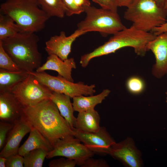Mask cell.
I'll list each match as a JSON object with an SVG mask.
<instances>
[{"instance_id":"4316f807","label":"cell","mask_w":167,"mask_h":167,"mask_svg":"<svg viewBox=\"0 0 167 167\" xmlns=\"http://www.w3.org/2000/svg\"><path fill=\"white\" fill-rule=\"evenodd\" d=\"M65 7V14L68 16L74 14H79L84 12L83 7L77 6L73 0H62Z\"/></svg>"},{"instance_id":"8fae6325","label":"cell","mask_w":167,"mask_h":167,"mask_svg":"<svg viewBox=\"0 0 167 167\" xmlns=\"http://www.w3.org/2000/svg\"><path fill=\"white\" fill-rule=\"evenodd\" d=\"M128 167H141L143 161L142 154L135 145L134 139L127 137L113 145L109 154Z\"/></svg>"},{"instance_id":"3957f363","label":"cell","mask_w":167,"mask_h":167,"mask_svg":"<svg viewBox=\"0 0 167 167\" xmlns=\"http://www.w3.org/2000/svg\"><path fill=\"white\" fill-rule=\"evenodd\" d=\"M0 41L6 52L21 70L32 72L41 66L42 58L38 48L39 38L34 33L20 32Z\"/></svg>"},{"instance_id":"ba28073f","label":"cell","mask_w":167,"mask_h":167,"mask_svg":"<svg viewBox=\"0 0 167 167\" xmlns=\"http://www.w3.org/2000/svg\"><path fill=\"white\" fill-rule=\"evenodd\" d=\"M11 92L23 107L34 105L50 99L53 93L30 74Z\"/></svg>"},{"instance_id":"d6a6232c","label":"cell","mask_w":167,"mask_h":167,"mask_svg":"<svg viewBox=\"0 0 167 167\" xmlns=\"http://www.w3.org/2000/svg\"><path fill=\"white\" fill-rule=\"evenodd\" d=\"M151 32L155 36H157L163 33L167 32V21L159 26L154 28Z\"/></svg>"},{"instance_id":"d590c367","label":"cell","mask_w":167,"mask_h":167,"mask_svg":"<svg viewBox=\"0 0 167 167\" xmlns=\"http://www.w3.org/2000/svg\"><path fill=\"white\" fill-rule=\"evenodd\" d=\"M6 157L0 156V167H6Z\"/></svg>"},{"instance_id":"1f68e13d","label":"cell","mask_w":167,"mask_h":167,"mask_svg":"<svg viewBox=\"0 0 167 167\" xmlns=\"http://www.w3.org/2000/svg\"><path fill=\"white\" fill-rule=\"evenodd\" d=\"M98 4L101 8L117 12L118 7L117 0H92Z\"/></svg>"},{"instance_id":"ac0fdd59","label":"cell","mask_w":167,"mask_h":167,"mask_svg":"<svg viewBox=\"0 0 167 167\" xmlns=\"http://www.w3.org/2000/svg\"><path fill=\"white\" fill-rule=\"evenodd\" d=\"M53 148L50 143L41 133L32 127L28 139L19 147L18 154L23 156L30 151L37 149H41L49 152Z\"/></svg>"},{"instance_id":"d4e9b609","label":"cell","mask_w":167,"mask_h":167,"mask_svg":"<svg viewBox=\"0 0 167 167\" xmlns=\"http://www.w3.org/2000/svg\"><path fill=\"white\" fill-rule=\"evenodd\" d=\"M0 68L16 71L21 70L4 49L0 41Z\"/></svg>"},{"instance_id":"30bf717a","label":"cell","mask_w":167,"mask_h":167,"mask_svg":"<svg viewBox=\"0 0 167 167\" xmlns=\"http://www.w3.org/2000/svg\"><path fill=\"white\" fill-rule=\"evenodd\" d=\"M74 136L83 143L94 154L109 155L112 147L116 142L104 127L96 132H85L73 129Z\"/></svg>"},{"instance_id":"ffe728a7","label":"cell","mask_w":167,"mask_h":167,"mask_svg":"<svg viewBox=\"0 0 167 167\" xmlns=\"http://www.w3.org/2000/svg\"><path fill=\"white\" fill-rule=\"evenodd\" d=\"M29 74L28 72L22 70L12 71L0 68V93L11 92Z\"/></svg>"},{"instance_id":"7a4b0ae2","label":"cell","mask_w":167,"mask_h":167,"mask_svg":"<svg viewBox=\"0 0 167 167\" xmlns=\"http://www.w3.org/2000/svg\"><path fill=\"white\" fill-rule=\"evenodd\" d=\"M113 35L103 45L81 57L80 63L82 67H86L90 61L95 58L114 53L125 47L133 48L138 55L143 56L148 51V44L156 36L152 32L139 30L132 25Z\"/></svg>"},{"instance_id":"5b68a950","label":"cell","mask_w":167,"mask_h":167,"mask_svg":"<svg viewBox=\"0 0 167 167\" xmlns=\"http://www.w3.org/2000/svg\"><path fill=\"white\" fill-rule=\"evenodd\" d=\"M127 8L124 19L139 30L151 32L166 21L167 9L156 0H134Z\"/></svg>"},{"instance_id":"6da1fadb","label":"cell","mask_w":167,"mask_h":167,"mask_svg":"<svg viewBox=\"0 0 167 167\" xmlns=\"http://www.w3.org/2000/svg\"><path fill=\"white\" fill-rule=\"evenodd\" d=\"M22 116L53 147L59 139L74 136V131L50 99L23 107Z\"/></svg>"},{"instance_id":"74e56055","label":"cell","mask_w":167,"mask_h":167,"mask_svg":"<svg viewBox=\"0 0 167 167\" xmlns=\"http://www.w3.org/2000/svg\"><path fill=\"white\" fill-rule=\"evenodd\" d=\"M164 7L167 9V0H165L164 5Z\"/></svg>"},{"instance_id":"d6986e66","label":"cell","mask_w":167,"mask_h":167,"mask_svg":"<svg viewBox=\"0 0 167 167\" xmlns=\"http://www.w3.org/2000/svg\"><path fill=\"white\" fill-rule=\"evenodd\" d=\"M71 97L63 94L53 92L50 99L58 107L61 115L67 122L72 130L75 128L76 118Z\"/></svg>"},{"instance_id":"f35d334b","label":"cell","mask_w":167,"mask_h":167,"mask_svg":"<svg viewBox=\"0 0 167 167\" xmlns=\"http://www.w3.org/2000/svg\"><path fill=\"white\" fill-rule=\"evenodd\" d=\"M166 102L167 103V91L166 92Z\"/></svg>"},{"instance_id":"836d02e7","label":"cell","mask_w":167,"mask_h":167,"mask_svg":"<svg viewBox=\"0 0 167 167\" xmlns=\"http://www.w3.org/2000/svg\"><path fill=\"white\" fill-rule=\"evenodd\" d=\"M75 3L78 6L83 7L89 6L91 5L89 0H73Z\"/></svg>"},{"instance_id":"484cf974","label":"cell","mask_w":167,"mask_h":167,"mask_svg":"<svg viewBox=\"0 0 167 167\" xmlns=\"http://www.w3.org/2000/svg\"><path fill=\"white\" fill-rule=\"evenodd\" d=\"M126 86L129 92L134 94L142 93L145 88L144 81L137 76H133L129 78L126 81Z\"/></svg>"},{"instance_id":"9a60e30c","label":"cell","mask_w":167,"mask_h":167,"mask_svg":"<svg viewBox=\"0 0 167 167\" xmlns=\"http://www.w3.org/2000/svg\"><path fill=\"white\" fill-rule=\"evenodd\" d=\"M23 107L11 92L0 93V119L14 123L21 118Z\"/></svg>"},{"instance_id":"277c9868","label":"cell","mask_w":167,"mask_h":167,"mask_svg":"<svg viewBox=\"0 0 167 167\" xmlns=\"http://www.w3.org/2000/svg\"><path fill=\"white\" fill-rule=\"evenodd\" d=\"M36 0H7L0 11L11 18L21 32L34 33L44 27L50 18L39 7Z\"/></svg>"},{"instance_id":"e0dca14e","label":"cell","mask_w":167,"mask_h":167,"mask_svg":"<svg viewBox=\"0 0 167 167\" xmlns=\"http://www.w3.org/2000/svg\"><path fill=\"white\" fill-rule=\"evenodd\" d=\"M100 121L99 114L94 109L79 112L76 118L75 128L85 132H97L101 127Z\"/></svg>"},{"instance_id":"8992f818","label":"cell","mask_w":167,"mask_h":167,"mask_svg":"<svg viewBox=\"0 0 167 167\" xmlns=\"http://www.w3.org/2000/svg\"><path fill=\"white\" fill-rule=\"evenodd\" d=\"M84 8L86 16L78 24L77 29L86 33L98 32L102 36H106L113 35L126 27L117 12L91 5Z\"/></svg>"},{"instance_id":"2e32d148","label":"cell","mask_w":167,"mask_h":167,"mask_svg":"<svg viewBox=\"0 0 167 167\" xmlns=\"http://www.w3.org/2000/svg\"><path fill=\"white\" fill-rule=\"evenodd\" d=\"M76 67V64L73 58L63 60L56 55H49L46 62L36 70V71L40 72L47 70L57 71L58 75L67 80L74 82L71 75L73 69Z\"/></svg>"},{"instance_id":"7c38bea8","label":"cell","mask_w":167,"mask_h":167,"mask_svg":"<svg viewBox=\"0 0 167 167\" xmlns=\"http://www.w3.org/2000/svg\"><path fill=\"white\" fill-rule=\"evenodd\" d=\"M147 48L152 51L155 58L152 74L157 78H161L167 73V32L156 36L148 43Z\"/></svg>"},{"instance_id":"83f0119b","label":"cell","mask_w":167,"mask_h":167,"mask_svg":"<svg viewBox=\"0 0 167 167\" xmlns=\"http://www.w3.org/2000/svg\"><path fill=\"white\" fill-rule=\"evenodd\" d=\"M14 126V123L0 122V149L5 145L9 133Z\"/></svg>"},{"instance_id":"603a6c76","label":"cell","mask_w":167,"mask_h":167,"mask_svg":"<svg viewBox=\"0 0 167 167\" xmlns=\"http://www.w3.org/2000/svg\"><path fill=\"white\" fill-rule=\"evenodd\" d=\"M20 32L19 28L11 18L0 14V40L14 36Z\"/></svg>"},{"instance_id":"ab89813d","label":"cell","mask_w":167,"mask_h":167,"mask_svg":"<svg viewBox=\"0 0 167 167\" xmlns=\"http://www.w3.org/2000/svg\"></svg>"},{"instance_id":"f1b7e54d","label":"cell","mask_w":167,"mask_h":167,"mask_svg":"<svg viewBox=\"0 0 167 167\" xmlns=\"http://www.w3.org/2000/svg\"><path fill=\"white\" fill-rule=\"evenodd\" d=\"M77 163L75 160L61 157L51 161L48 166L49 167H75Z\"/></svg>"},{"instance_id":"cb8c5ba5","label":"cell","mask_w":167,"mask_h":167,"mask_svg":"<svg viewBox=\"0 0 167 167\" xmlns=\"http://www.w3.org/2000/svg\"><path fill=\"white\" fill-rule=\"evenodd\" d=\"M48 152L41 149L32 150L24 156V167H42Z\"/></svg>"},{"instance_id":"8d00e7d4","label":"cell","mask_w":167,"mask_h":167,"mask_svg":"<svg viewBox=\"0 0 167 167\" xmlns=\"http://www.w3.org/2000/svg\"><path fill=\"white\" fill-rule=\"evenodd\" d=\"M158 4L162 7H164L165 0H156Z\"/></svg>"},{"instance_id":"4dcf8cb0","label":"cell","mask_w":167,"mask_h":167,"mask_svg":"<svg viewBox=\"0 0 167 167\" xmlns=\"http://www.w3.org/2000/svg\"><path fill=\"white\" fill-rule=\"evenodd\" d=\"M89 157L84 161L79 166L81 167H108L107 162L102 159H94Z\"/></svg>"},{"instance_id":"52a82bcc","label":"cell","mask_w":167,"mask_h":167,"mask_svg":"<svg viewBox=\"0 0 167 167\" xmlns=\"http://www.w3.org/2000/svg\"><path fill=\"white\" fill-rule=\"evenodd\" d=\"M28 72L34 75L41 84L52 92L64 94L71 98L93 95L96 92L95 84L89 85L81 82L74 83L58 75L57 76H53L45 71Z\"/></svg>"},{"instance_id":"7402d4cb","label":"cell","mask_w":167,"mask_h":167,"mask_svg":"<svg viewBox=\"0 0 167 167\" xmlns=\"http://www.w3.org/2000/svg\"><path fill=\"white\" fill-rule=\"evenodd\" d=\"M41 9L50 17H64L66 10L62 0H36Z\"/></svg>"},{"instance_id":"5bb4252c","label":"cell","mask_w":167,"mask_h":167,"mask_svg":"<svg viewBox=\"0 0 167 167\" xmlns=\"http://www.w3.org/2000/svg\"><path fill=\"white\" fill-rule=\"evenodd\" d=\"M32 127L22 116L9 132L0 156L6 157L18 153L19 145L24 137L31 131Z\"/></svg>"},{"instance_id":"e575fe53","label":"cell","mask_w":167,"mask_h":167,"mask_svg":"<svg viewBox=\"0 0 167 167\" xmlns=\"http://www.w3.org/2000/svg\"><path fill=\"white\" fill-rule=\"evenodd\" d=\"M134 0H117L118 7L124 6L127 7Z\"/></svg>"},{"instance_id":"44dd1931","label":"cell","mask_w":167,"mask_h":167,"mask_svg":"<svg viewBox=\"0 0 167 167\" xmlns=\"http://www.w3.org/2000/svg\"><path fill=\"white\" fill-rule=\"evenodd\" d=\"M110 92V90L106 89L95 96H81L73 97L72 104L74 111L79 113L94 109L96 106L101 103Z\"/></svg>"},{"instance_id":"9c48e42d","label":"cell","mask_w":167,"mask_h":167,"mask_svg":"<svg viewBox=\"0 0 167 167\" xmlns=\"http://www.w3.org/2000/svg\"><path fill=\"white\" fill-rule=\"evenodd\" d=\"M74 136L58 139L53 150L48 152L46 158L50 159L61 156L75 160L80 166L87 159L93 157L94 153Z\"/></svg>"},{"instance_id":"f546056e","label":"cell","mask_w":167,"mask_h":167,"mask_svg":"<svg viewBox=\"0 0 167 167\" xmlns=\"http://www.w3.org/2000/svg\"><path fill=\"white\" fill-rule=\"evenodd\" d=\"M6 158V167H24V157L18 153L11 155Z\"/></svg>"},{"instance_id":"4fadbf2b","label":"cell","mask_w":167,"mask_h":167,"mask_svg":"<svg viewBox=\"0 0 167 167\" xmlns=\"http://www.w3.org/2000/svg\"><path fill=\"white\" fill-rule=\"evenodd\" d=\"M86 33L77 29L67 36L65 32L62 31L59 35L52 36L46 42L45 50L49 55L54 54L63 60H66L71 52L73 42L77 38Z\"/></svg>"}]
</instances>
